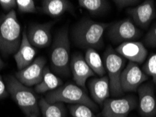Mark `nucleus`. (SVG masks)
Returning <instances> with one entry per match:
<instances>
[{
    "label": "nucleus",
    "mask_w": 156,
    "mask_h": 117,
    "mask_svg": "<svg viewBox=\"0 0 156 117\" xmlns=\"http://www.w3.org/2000/svg\"><path fill=\"white\" fill-rule=\"evenodd\" d=\"M9 92L7 91V88H6V84L3 81L2 75L0 74V100L7 98Z\"/></svg>",
    "instance_id": "29"
},
{
    "label": "nucleus",
    "mask_w": 156,
    "mask_h": 117,
    "mask_svg": "<svg viewBox=\"0 0 156 117\" xmlns=\"http://www.w3.org/2000/svg\"><path fill=\"white\" fill-rule=\"evenodd\" d=\"M144 42L148 46L156 47V23L149 29L144 37Z\"/></svg>",
    "instance_id": "26"
},
{
    "label": "nucleus",
    "mask_w": 156,
    "mask_h": 117,
    "mask_svg": "<svg viewBox=\"0 0 156 117\" xmlns=\"http://www.w3.org/2000/svg\"><path fill=\"white\" fill-rule=\"evenodd\" d=\"M62 84L63 82L60 78L52 73L49 67L46 66L42 81L35 86V91L38 93H44L48 91L50 92L58 88Z\"/></svg>",
    "instance_id": "19"
},
{
    "label": "nucleus",
    "mask_w": 156,
    "mask_h": 117,
    "mask_svg": "<svg viewBox=\"0 0 156 117\" xmlns=\"http://www.w3.org/2000/svg\"><path fill=\"white\" fill-rule=\"evenodd\" d=\"M136 107L137 100L134 96L108 98L103 104L101 115L104 117H127Z\"/></svg>",
    "instance_id": "8"
},
{
    "label": "nucleus",
    "mask_w": 156,
    "mask_h": 117,
    "mask_svg": "<svg viewBox=\"0 0 156 117\" xmlns=\"http://www.w3.org/2000/svg\"><path fill=\"white\" fill-rule=\"evenodd\" d=\"M88 87L92 100L96 104L102 106L110 97V83L106 75L97 78L91 77L88 81Z\"/></svg>",
    "instance_id": "16"
},
{
    "label": "nucleus",
    "mask_w": 156,
    "mask_h": 117,
    "mask_svg": "<svg viewBox=\"0 0 156 117\" xmlns=\"http://www.w3.org/2000/svg\"><path fill=\"white\" fill-rule=\"evenodd\" d=\"M55 21L42 24H32L27 33V39L34 47L46 48L51 42V28Z\"/></svg>",
    "instance_id": "12"
},
{
    "label": "nucleus",
    "mask_w": 156,
    "mask_h": 117,
    "mask_svg": "<svg viewBox=\"0 0 156 117\" xmlns=\"http://www.w3.org/2000/svg\"><path fill=\"white\" fill-rule=\"evenodd\" d=\"M148 79V76L139 67L137 63L129 62L122 72L120 85L124 92H135L139 86Z\"/></svg>",
    "instance_id": "9"
},
{
    "label": "nucleus",
    "mask_w": 156,
    "mask_h": 117,
    "mask_svg": "<svg viewBox=\"0 0 156 117\" xmlns=\"http://www.w3.org/2000/svg\"><path fill=\"white\" fill-rule=\"evenodd\" d=\"M78 3L82 8L94 15L104 14L110 8L109 2L106 0H79Z\"/></svg>",
    "instance_id": "22"
},
{
    "label": "nucleus",
    "mask_w": 156,
    "mask_h": 117,
    "mask_svg": "<svg viewBox=\"0 0 156 117\" xmlns=\"http://www.w3.org/2000/svg\"><path fill=\"white\" fill-rule=\"evenodd\" d=\"M127 13L131 15L136 26L137 25L142 29H146L156 18L154 1H144L139 5L128 9Z\"/></svg>",
    "instance_id": "11"
},
{
    "label": "nucleus",
    "mask_w": 156,
    "mask_h": 117,
    "mask_svg": "<svg viewBox=\"0 0 156 117\" xmlns=\"http://www.w3.org/2000/svg\"><path fill=\"white\" fill-rule=\"evenodd\" d=\"M74 6L68 0H44L42 3V13L51 17H58L66 12L73 13Z\"/></svg>",
    "instance_id": "18"
},
{
    "label": "nucleus",
    "mask_w": 156,
    "mask_h": 117,
    "mask_svg": "<svg viewBox=\"0 0 156 117\" xmlns=\"http://www.w3.org/2000/svg\"><path fill=\"white\" fill-rule=\"evenodd\" d=\"M6 84L9 93L27 117L40 115L37 98L32 89L11 75L6 78Z\"/></svg>",
    "instance_id": "4"
},
{
    "label": "nucleus",
    "mask_w": 156,
    "mask_h": 117,
    "mask_svg": "<svg viewBox=\"0 0 156 117\" xmlns=\"http://www.w3.org/2000/svg\"><path fill=\"white\" fill-rule=\"evenodd\" d=\"M21 28L14 10L0 16V53L4 57L15 54L21 43Z\"/></svg>",
    "instance_id": "2"
},
{
    "label": "nucleus",
    "mask_w": 156,
    "mask_h": 117,
    "mask_svg": "<svg viewBox=\"0 0 156 117\" xmlns=\"http://www.w3.org/2000/svg\"><path fill=\"white\" fill-rule=\"evenodd\" d=\"M155 5H156V2H155Z\"/></svg>",
    "instance_id": "32"
},
{
    "label": "nucleus",
    "mask_w": 156,
    "mask_h": 117,
    "mask_svg": "<svg viewBox=\"0 0 156 117\" xmlns=\"http://www.w3.org/2000/svg\"><path fill=\"white\" fill-rule=\"evenodd\" d=\"M39 107L42 117H66V108L62 102L50 103L45 98H41Z\"/></svg>",
    "instance_id": "20"
},
{
    "label": "nucleus",
    "mask_w": 156,
    "mask_h": 117,
    "mask_svg": "<svg viewBox=\"0 0 156 117\" xmlns=\"http://www.w3.org/2000/svg\"><path fill=\"white\" fill-rule=\"evenodd\" d=\"M84 59L87 65L95 74L99 76L100 77L105 76L106 71H105L104 63L100 55L95 49H87L85 55H84Z\"/></svg>",
    "instance_id": "21"
},
{
    "label": "nucleus",
    "mask_w": 156,
    "mask_h": 117,
    "mask_svg": "<svg viewBox=\"0 0 156 117\" xmlns=\"http://www.w3.org/2000/svg\"><path fill=\"white\" fill-rule=\"evenodd\" d=\"M144 72L152 77L153 82L156 85V53L153 54L143 66Z\"/></svg>",
    "instance_id": "24"
},
{
    "label": "nucleus",
    "mask_w": 156,
    "mask_h": 117,
    "mask_svg": "<svg viewBox=\"0 0 156 117\" xmlns=\"http://www.w3.org/2000/svg\"><path fill=\"white\" fill-rule=\"evenodd\" d=\"M73 117H96L89 107L83 105H72L69 106Z\"/></svg>",
    "instance_id": "23"
},
{
    "label": "nucleus",
    "mask_w": 156,
    "mask_h": 117,
    "mask_svg": "<svg viewBox=\"0 0 156 117\" xmlns=\"http://www.w3.org/2000/svg\"><path fill=\"white\" fill-rule=\"evenodd\" d=\"M46 100L50 103L62 102L72 105H83L92 111H97L96 103L87 95L83 89L73 84L62 85L58 88L50 91L46 95Z\"/></svg>",
    "instance_id": "5"
},
{
    "label": "nucleus",
    "mask_w": 156,
    "mask_h": 117,
    "mask_svg": "<svg viewBox=\"0 0 156 117\" xmlns=\"http://www.w3.org/2000/svg\"><path fill=\"white\" fill-rule=\"evenodd\" d=\"M139 108L143 117L156 116V97L154 86L148 82L143 84L138 88Z\"/></svg>",
    "instance_id": "14"
},
{
    "label": "nucleus",
    "mask_w": 156,
    "mask_h": 117,
    "mask_svg": "<svg viewBox=\"0 0 156 117\" xmlns=\"http://www.w3.org/2000/svg\"><path fill=\"white\" fill-rule=\"evenodd\" d=\"M0 6L4 11H9L14 10L16 6V1L15 0H0Z\"/></svg>",
    "instance_id": "28"
},
{
    "label": "nucleus",
    "mask_w": 156,
    "mask_h": 117,
    "mask_svg": "<svg viewBox=\"0 0 156 117\" xmlns=\"http://www.w3.org/2000/svg\"><path fill=\"white\" fill-rule=\"evenodd\" d=\"M70 40L68 27L59 29L55 36L50 53V63L53 72L58 75L70 74Z\"/></svg>",
    "instance_id": "3"
},
{
    "label": "nucleus",
    "mask_w": 156,
    "mask_h": 117,
    "mask_svg": "<svg viewBox=\"0 0 156 117\" xmlns=\"http://www.w3.org/2000/svg\"><path fill=\"white\" fill-rule=\"evenodd\" d=\"M47 60L42 56L38 57L30 65L16 73V78L27 87L37 86L42 81Z\"/></svg>",
    "instance_id": "10"
},
{
    "label": "nucleus",
    "mask_w": 156,
    "mask_h": 117,
    "mask_svg": "<svg viewBox=\"0 0 156 117\" xmlns=\"http://www.w3.org/2000/svg\"><path fill=\"white\" fill-rule=\"evenodd\" d=\"M110 24L82 18L71 30V38L75 45L84 49H99L104 45V34Z\"/></svg>",
    "instance_id": "1"
},
{
    "label": "nucleus",
    "mask_w": 156,
    "mask_h": 117,
    "mask_svg": "<svg viewBox=\"0 0 156 117\" xmlns=\"http://www.w3.org/2000/svg\"><path fill=\"white\" fill-rule=\"evenodd\" d=\"M4 67V62L2 61L1 58H0V70L3 68Z\"/></svg>",
    "instance_id": "30"
},
{
    "label": "nucleus",
    "mask_w": 156,
    "mask_h": 117,
    "mask_svg": "<svg viewBox=\"0 0 156 117\" xmlns=\"http://www.w3.org/2000/svg\"><path fill=\"white\" fill-rule=\"evenodd\" d=\"M141 35V32L137 28L130 18L121 20L110 25L108 36L113 43H123L134 42Z\"/></svg>",
    "instance_id": "7"
},
{
    "label": "nucleus",
    "mask_w": 156,
    "mask_h": 117,
    "mask_svg": "<svg viewBox=\"0 0 156 117\" xmlns=\"http://www.w3.org/2000/svg\"><path fill=\"white\" fill-rule=\"evenodd\" d=\"M104 63L108 74L110 91L112 95L117 97L122 95L120 77L125 64V59L118 54L113 48L108 46L104 52Z\"/></svg>",
    "instance_id": "6"
},
{
    "label": "nucleus",
    "mask_w": 156,
    "mask_h": 117,
    "mask_svg": "<svg viewBox=\"0 0 156 117\" xmlns=\"http://www.w3.org/2000/svg\"><path fill=\"white\" fill-rule=\"evenodd\" d=\"M36 54L35 47L28 41L26 29L22 33L21 43L17 52L14 54V59L18 71L23 70L33 63Z\"/></svg>",
    "instance_id": "17"
},
{
    "label": "nucleus",
    "mask_w": 156,
    "mask_h": 117,
    "mask_svg": "<svg viewBox=\"0 0 156 117\" xmlns=\"http://www.w3.org/2000/svg\"><path fill=\"white\" fill-rule=\"evenodd\" d=\"M118 9L125 8H131L139 5L140 4L139 0H113V1Z\"/></svg>",
    "instance_id": "27"
},
{
    "label": "nucleus",
    "mask_w": 156,
    "mask_h": 117,
    "mask_svg": "<svg viewBox=\"0 0 156 117\" xmlns=\"http://www.w3.org/2000/svg\"><path fill=\"white\" fill-rule=\"evenodd\" d=\"M115 50L124 58L137 64L143 63L148 54L144 43L134 41L121 43Z\"/></svg>",
    "instance_id": "15"
},
{
    "label": "nucleus",
    "mask_w": 156,
    "mask_h": 117,
    "mask_svg": "<svg viewBox=\"0 0 156 117\" xmlns=\"http://www.w3.org/2000/svg\"><path fill=\"white\" fill-rule=\"evenodd\" d=\"M27 117H39V116H37L35 115H32V116H27Z\"/></svg>",
    "instance_id": "31"
},
{
    "label": "nucleus",
    "mask_w": 156,
    "mask_h": 117,
    "mask_svg": "<svg viewBox=\"0 0 156 117\" xmlns=\"http://www.w3.org/2000/svg\"><path fill=\"white\" fill-rule=\"evenodd\" d=\"M70 72L73 80L78 86L82 89L85 88L87 80L96 75L87 65L84 57L80 53H75L72 56L70 63Z\"/></svg>",
    "instance_id": "13"
},
{
    "label": "nucleus",
    "mask_w": 156,
    "mask_h": 117,
    "mask_svg": "<svg viewBox=\"0 0 156 117\" xmlns=\"http://www.w3.org/2000/svg\"><path fill=\"white\" fill-rule=\"evenodd\" d=\"M16 6L19 12L23 13H35L37 12L35 2L33 0H16Z\"/></svg>",
    "instance_id": "25"
}]
</instances>
